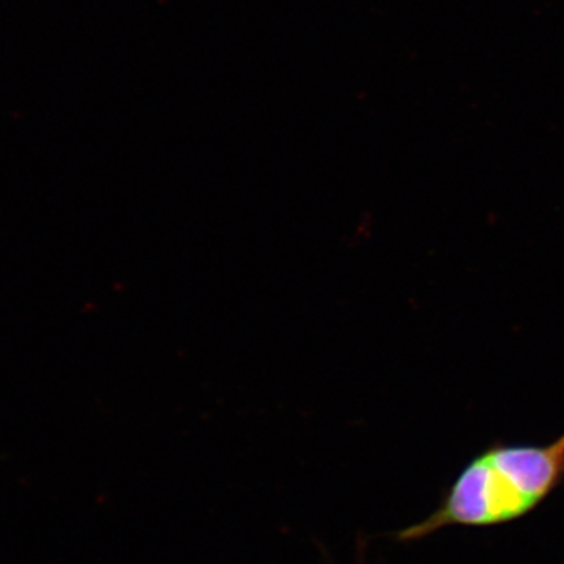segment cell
Instances as JSON below:
<instances>
[{"label": "cell", "instance_id": "obj_1", "mask_svg": "<svg viewBox=\"0 0 564 564\" xmlns=\"http://www.w3.org/2000/svg\"><path fill=\"white\" fill-rule=\"evenodd\" d=\"M563 477L564 433L547 445H494L464 467L443 507L403 538L417 540L448 525L513 521L543 502Z\"/></svg>", "mask_w": 564, "mask_h": 564}]
</instances>
